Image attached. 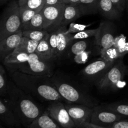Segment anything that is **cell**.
<instances>
[{
  "label": "cell",
  "instance_id": "obj_6",
  "mask_svg": "<svg viewBox=\"0 0 128 128\" xmlns=\"http://www.w3.org/2000/svg\"><path fill=\"white\" fill-rule=\"evenodd\" d=\"M65 5L66 4L62 2L54 6H44L42 8L41 12L43 17L44 30L51 32L58 29Z\"/></svg>",
  "mask_w": 128,
  "mask_h": 128
},
{
  "label": "cell",
  "instance_id": "obj_20",
  "mask_svg": "<svg viewBox=\"0 0 128 128\" xmlns=\"http://www.w3.org/2000/svg\"><path fill=\"white\" fill-rule=\"evenodd\" d=\"M48 37L49 34L44 40L39 42L38 46L35 52L38 54L44 60H47V61H51L55 58L54 57L52 51H51L50 43H49Z\"/></svg>",
  "mask_w": 128,
  "mask_h": 128
},
{
  "label": "cell",
  "instance_id": "obj_25",
  "mask_svg": "<svg viewBox=\"0 0 128 128\" xmlns=\"http://www.w3.org/2000/svg\"><path fill=\"white\" fill-rule=\"evenodd\" d=\"M20 7L40 12L45 6L46 0H18Z\"/></svg>",
  "mask_w": 128,
  "mask_h": 128
},
{
  "label": "cell",
  "instance_id": "obj_44",
  "mask_svg": "<svg viewBox=\"0 0 128 128\" xmlns=\"http://www.w3.org/2000/svg\"><path fill=\"white\" fill-rule=\"evenodd\" d=\"M126 75H128V67L127 68V72H126Z\"/></svg>",
  "mask_w": 128,
  "mask_h": 128
},
{
  "label": "cell",
  "instance_id": "obj_36",
  "mask_svg": "<svg viewBox=\"0 0 128 128\" xmlns=\"http://www.w3.org/2000/svg\"><path fill=\"white\" fill-rule=\"evenodd\" d=\"M111 1L122 12L126 9V0H111Z\"/></svg>",
  "mask_w": 128,
  "mask_h": 128
},
{
  "label": "cell",
  "instance_id": "obj_7",
  "mask_svg": "<svg viewBox=\"0 0 128 128\" xmlns=\"http://www.w3.org/2000/svg\"><path fill=\"white\" fill-rule=\"evenodd\" d=\"M50 61H51L42 60L31 63L26 62L18 64L12 65L14 66V70H18L24 73L35 76L51 78L53 74V72Z\"/></svg>",
  "mask_w": 128,
  "mask_h": 128
},
{
  "label": "cell",
  "instance_id": "obj_22",
  "mask_svg": "<svg viewBox=\"0 0 128 128\" xmlns=\"http://www.w3.org/2000/svg\"><path fill=\"white\" fill-rule=\"evenodd\" d=\"M39 42L30 40L26 37H22L21 42L14 50L18 52H23L31 54L36 52V50L38 46Z\"/></svg>",
  "mask_w": 128,
  "mask_h": 128
},
{
  "label": "cell",
  "instance_id": "obj_31",
  "mask_svg": "<svg viewBox=\"0 0 128 128\" xmlns=\"http://www.w3.org/2000/svg\"><path fill=\"white\" fill-rule=\"evenodd\" d=\"M20 16H21V22H22V26L25 24L27 23L28 22L30 21L35 15L38 13V11H34V10H30V9L20 7Z\"/></svg>",
  "mask_w": 128,
  "mask_h": 128
},
{
  "label": "cell",
  "instance_id": "obj_43",
  "mask_svg": "<svg viewBox=\"0 0 128 128\" xmlns=\"http://www.w3.org/2000/svg\"><path fill=\"white\" fill-rule=\"evenodd\" d=\"M126 9L128 10V0H126Z\"/></svg>",
  "mask_w": 128,
  "mask_h": 128
},
{
  "label": "cell",
  "instance_id": "obj_3",
  "mask_svg": "<svg viewBox=\"0 0 128 128\" xmlns=\"http://www.w3.org/2000/svg\"><path fill=\"white\" fill-rule=\"evenodd\" d=\"M51 79L62 98L68 103L84 105L92 108L98 106L96 99L76 88L72 84L60 79L52 78Z\"/></svg>",
  "mask_w": 128,
  "mask_h": 128
},
{
  "label": "cell",
  "instance_id": "obj_5",
  "mask_svg": "<svg viewBox=\"0 0 128 128\" xmlns=\"http://www.w3.org/2000/svg\"><path fill=\"white\" fill-rule=\"evenodd\" d=\"M127 68L122 58H120L103 77L96 82L99 90L102 91H116L120 88L127 72Z\"/></svg>",
  "mask_w": 128,
  "mask_h": 128
},
{
  "label": "cell",
  "instance_id": "obj_30",
  "mask_svg": "<svg viewBox=\"0 0 128 128\" xmlns=\"http://www.w3.org/2000/svg\"><path fill=\"white\" fill-rule=\"evenodd\" d=\"M88 48V42L86 40H79L78 41L74 42L71 46L70 50V52L71 55L74 56L81 52L87 50Z\"/></svg>",
  "mask_w": 128,
  "mask_h": 128
},
{
  "label": "cell",
  "instance_id": "obj_10",
  "mask_svg": "<svg viewBox=\"0 0 128 128\" xmlns=\"http://www.w3.org/2000/svg\"><path fill=\"white\" fill-rule=\"evenodd\" d=\"M125 118L126 117L109 111L100 105L93 108L90 122L94 124L109 128L114 123Z\"/></svg>",
  "mask_w": 128,
  "mask_h": 128
},
{
  "label": "cell",
  "instance_id": "obj_33",
  "mask_svg": "<svg viewBox=\"0 0 128 128\" xmlns=\"http://www.w3.org/2000/svg\"><path fill=\"white\" fill-rule=\"evenodd\" d=\"M91 24H82L75 23V22H71L69 26L68 29H67L66 31V34H76L78 32H80L81 31L86 30L87 28L90 26Z\"/></svg>",
  "mask_w": 128,
  "mask_h": 128
},
{
  "label": "cell",
  "instance_id": "obj_9",
  "mask_svg": "<svg viewBox=\"0 0 128 128\" xmlns=\"http://www.w3.org/2000/svg\"><path fill=\"white\" fill-rule=\"evenodd\" d=\"M98 31L95 36L96 44L101 49H107L113 46L116 38V27L110 21H104L98 28Z\"/></svg>",
  "mask_w": 128,
  "mask_h": 128
},
{
  "label": "cell",
  "instance_id": "obj_14",
  "mask_svg": "<svg viewBox=\"0 0 128 128\" xmlns=\"http://www.w3.org/2000/svg\"><path fill=\"white\" fill-rule=\"evenodd\" d=\"M0 119L9 127H18L21 124L12 109L2 98L0 100Z\"/></svg>",
  "mask_w": 128,
  "mask_h": 128
},
{
  "label": "cell",
  "instance_id": "obj_17",
  "mask_svg": "<svg viewBox=\"0 0 128 128\" xmlns=\"http://www.w3.org/2000/svg\"><path fill=\"white\" fill-rule=\"evenodd\" d=\"M66 26H62L57 30L58 31V58H60L61 55L65 52L71 43V34H66Z\"/></svg>",
  "mask_w": 128,
  "mask_h": 128
},
{
  "label": "cell",
  "instance_id": "obj_24",
  "mask_svg": "<svg viewBox=\"0 0 128 128\" xmlns=\"http://www.w3.org/2000/svg\"><path fill=\"white\" fill-rule=\"evenodd\" d=\"M101 106L106 110L115 112L118 114L124 117H128V104L122 102H111L108 104H102Z\"/></svg>",
  "mask_w": 128,
  "mask_h": 128
},
{
  "label": "cell",
  "instance_id": "obj_15",
  "mask_svg": "<svg viewBox=\"0 0 128 128\" xmlns=\"http://www.w3.org/2000/svg\"><path fill=\"white\" fill-rule=\"evenodd\" d=\"M99 13L108 20H118L122 12L111 0H99Z\"/></svg>",
  "mask_w": 128,
  "mask_h": 128
},
{
  "label": "cell",
  "instance_id": "obj_18",
  "mask_svg": "<svg viewBox=\"0 0 128 128\" xmlns=\"http://www.w3.org/2000/svg\"><path fill=\"white\" fill-rule=\"evenodd\" d=\"M28 128H62L49 115L47 111L34 121Z\"/></svg>",
  "mask_w": 128,
  "mask_h": 128
},
{
  "label": "cell",
  "instance_id": "obj_27",
  "mask_svg": "<svg viewBox=\"0 0 128 128\" xmlns=\"http://www.w3.org/2000/svg\"><path fill=\"white\" fill-rule=\"evenodd\" d=\"M49 32L46 30H31L22 31V36L30 40L40 42L46 37Z\"/></svg>",
  "mask_w": 128,
  "mask_h": 128
},
{
  "label": "cell",
  "instance_id": "obj_23",
  "mask_svg": "<svg viewBox=\"0 0 128 128\" xmlns=\"http://www.w3.org/2000/svg\"><path fill=\"white\" fill-rule=\"evenodd\" d=\"M43 17L41 11L36 14L29 22L23 25L22 31H31V30H43Z\"/></svg>",
  "mask_w": 128,
  "mask_h": 128
},
{
  "label": "cell",
  "instance_id": "obj_35",
  "mask_svg": "<svg viewBox=\"0 0 128 128\" xmlns=\"http://www.w3.org/2000/svg\"><path fill=\"white\" fill-rule=\"evenodd\" d=\"M126 42H127V41H126V36L123 34H121L116 37L113 44V46L116 49H118L119 48H121V46H124Z\"/></svg>",
  "mask_w": 128,
  "mask_h": 128
},
{
  "label": "cell",
  "instance_id": "obj_42",
  "mask_svg": "<svg viewBox=\"0 0 128 128\" xmlns=\"http://www.w3.org/2000/svg\"><path fill=\"white\" fill-rule=\"evenodd\" d=\"M9 0H0V4H1V5L4 4L6 3L7 1H8Z\"/></svg>",
  "mask_w": 128,
  "mask_h": 128
},
{
  "label": "cell",
  "instance_id": "obj_45",
  "mask_svg": "<svg viewBox=\"0 0 128 128\" xmlns=\"http://www.w3.org/2000/svg\"><path fill=\"white\" fill-rule=\"evenodd\" d=\"M1 128H3V126H1Z\"/></svg>",
  "mask_w": 128,
  "mask_h": 128
},
{
  "label": "cell",
  "instance_id": "obj_13",
  "mask_svg": "<svg viewBox=\"0 0 128 128\" xmlns=\"http://www.w3.org/2000/svg\"><path fill=\"white\" fill-rule=\"evenodd\" d=\"M22 37V30H21L0 41V58L1 61H3L8 55L17 48Z\"/></svg>",
  "mask_w": 128,
  "mask_h": 128
},
{
  "label": "cell",
  "instance_id": "obj_11",
  "mask_svg": "<svg viewBox=\"0 0 128 128\" xmlns=\"http://www.w3.org/2000/svg\"><path fill=\"white\" fill-rule=\"evenodd\" d=\"M116 62L108 61L101 58L90 64L84 68L82 74L84 77L96 83L111 69Z\"/></svg>",
  "mask_w": 128,
  "mask_h": 128
},
{
  "label": "cell",
  "instance_id": "obj_37",
  "mask_svg": "<svg viewBox=\"0 0 128 128\" xmlns=\"http://www.w3.org/2000/svg\"><path fill=\"white\" fill-rule=\"evenodd\" d=\"M109 128H128V119L125 118L121 120Z\"/></svg>",
  "mask_w": 128,
  "mask_h": 128
},
{
  "label": "cell",
  "instance_id": "obj_1",
  "mask_svg": "<svg viewBox=\"0 0 128 128\" xmlns=\"http://www.w3.org/2000/svg\"><path fill=\"white\" fill-rule=\"evenodd\" d=\"M10 76L13 82L22 91L39 100L48 101L64 100L51 78L28 74L18 70H12Z\"/></svg>",
  "mask_w": 128,
  "mask_h": 128
},
{
  "label": "cell",
  "instance_id": "obj_41",
  "mask_svg": "<svg viewBox=\"0 0 128 128\" xmlns=\"http://www.w3.org/2000/svg\"><path fill=\"white\" fill-rule=\"evenodd\" d=\"M80 1V0H62V3H64L66 4L78 5Z\"/></svg>",
  "mask_w": 128,
  "mask_h": 128
},
{
  "label": "cell",
  "instance_id": "obj_8",
  "mask_svg": "<svg viewBox=\"0 0 128 128\" xmlns=\"http://www.w3.org/2000/svg\"><path fill=\"white\" fill-rule=\"evenodd\" d=\"M46 111L50 117L62 128H76V124L69 114L65 104L61 101H52Z\"/></svg>",
  "mask_w": 128,
  "mask_h": 128
},
{
  "label": "cell",
  "instance_id": "obj_28",
  "mask_svg": "<svg viewBox=\"0 0 128 128\" xmlns=\"http://www.w3.org/2000/svg\"><path fill=\"white\" fill-rule=\"evenodd\" d=\"M101 58L108 61L116 62L120 58L117 50L114 46L107 49L101 50Z\"/></svg>",
  "mask_w": 128,
  "mask_h": 128
},
{
  "label": "cell",
  "instance_id": "obj_32",
  "mask_svg": "<svg viewBox=\"0 0 128 128\" xmlns=\"http://www.w3.org/2000/svg\"><path fill=\"white\" fill-rule=\"evenodd\" d=\"M58 31L57 30L52 32H49L48 41L51 47V51L54 58H58Z\"/></svg>",
  "mask_w": 128,
  "mask_h": 128
},
{
  "label": "cell",
  "instance_id": "obj_12",
  "mask_svg": "<svg viewBox=\"0 0 128 128\" xmlns=\"http://www.w3.org/2000/svg\"><path fill=\"white\" fill-rule=\"evenodd\" d=\"M65 106L71 119L76 124V128H80L83 123L91 121L93 112V108H92L68 102L65 104Z\"/></svg>",
  "mask_w": 128,
  "mask_h": 128
},
{
  "label": "cell",
  "instance_id": "obj_2",
  "mask_svg": "<svg viewBox=\"0 0 128 128\" xmlns=\"http://www.w3.org/2000/svg\"><path fill=\"white\" fill-rule=\"evenodd\" d=\"M5 100L21 124L28 127L44 113L42 109L31 98L18 87L12 80H10L8 96Z\"/></svg>",
  "mask_w": 128,
  "mask_h": 128
},
{
  "label": "cell",
  "instance_id": "obj_29",
  "mask_svg": "<svg viewBox=\"0 0 128 128\" xmlns=\"http://www.w3.org/2000/svg\"><path fill=\"white\" fill-rule=\"evenodd\" d=\"M98 28L92 29V30H84V31H81L80 32H78L76 34H71V42L76 40H83L86 39L90 38L91 37H95L98 33Z\"/></svg>",
  "mask_w": 128,
  "mask_h": 128
},
{
  "label": "cell",
  "instance_id": "obj_16",
  "mask_svg": "<svg viewBox=\"0 0 128 128\" xmlns=\"http://www.w3.org/2000/svg\"><path fill=\"white\" fill-rule=\"evenodd\" d=\"M81 16H82V14L78 5L66 4L58 28L62 26L66 27L67 25L74 22Z\"/></svg>",
  "mask_w": 128,
  "mask_h": 128
},
{
  "label": "cell",
  "instance_id": "obj_19",
  "mask_svg": "<svg viewBox=\"0 0 128 128\" xmlns=\"http://www.w3.org/2000/svg\"><path fill=\"white\" fill-rule=\"evenodd\" d=\"M99 0H80L78 6L82 16L96 14L99 12Z\"/></svg>",
  "mask_w": 128,
  "mask_h": 128
},
{
  "label": "cell",
  "instance_id": "obj_39",
  "mask_svg": "<svg viewBox=\"0 0 128 128\" xmlns=\"http://www.w3.org/2000/svg\"><path fill=\"white\" fill-rule=\"evenodd\" d=\"M80 128H108L103 126H99V125L94 124L91 122H86L82 124Z\"/></svg>",
  "mask_w": 128,
  "mask_h": 128
},
{
  "label": "cell",
  "instance_id": "obj_26",
  "mask_svg": "<svg viewBox=\"0 0 128 128\" xmlns=\"http://www.w3.org/2000/svg\"><path fill=\"white\" fill-rule=\"evenodd\" d=\"M10 80L8 78L3 66H0V95L2 98L6 99L8 96V91Z\"/></svg>",
  "mask_w": 128,
  "mask_h": 128
},
{
  "label": "cell",
  "instance_id": "obj_40",
  "mask_svg": "<svg viewBox=\"0 0 128 128\" xmlns=\"http://www.w3.org/2000/svg\"><path fill=\"white\" fill-rule=\"evenodd\" d=\"M62 0H46V2H45L44 6H54V5L62 3Z\"/></svg>",
  "mask_w": 128,
  "mask_h": 128
},
{
  "label": "cell",
  "instance_id": "obj_21",
  "mask_svg": "<svg viewBox=\"0 0 128 128\" xmlns=\"http://www.w3.org/2000/svg\"><path fill=\"white\" fill-rule=\"evenodd\" d=\"M29 56L30 54L26 52L14 51L4 59L3 62L6 65L18 64L27 62L29 60Z\"/></svg>",
  "mask_w": 128,
  "mask_h": 128
},
{
  "label": "cell",
  "instance_id": "obj_4",
  "mask_svg": "<svg viewBox=\"0 0 128 128\" xmlns=\"http://www.w3.org/2000/svg\"><path fill=\"white\" fill-rule=\"evenodd\" d=\"M18 1H11L2 12L0 21V41L22 30Z\"/></svg>",
  "mask_w": 128,
  "mask_h": 128
},
{
  "label": "cell",
  "instance_id": "obj_34",
  "mask_svg": "<svg viewBox=\"0 0 128 128\" xmlns=\"http://www.w3.org/2000/svg\"><path fill=\"white\" fill-rule=\"evenodd\" d=\"M90 54H91V52L86 50V51H83V52L74 56V61L78 64H84L88 61Z\"/></svg>",
  "mask_w": 128,
  "mask_h": 128
},
{
  "label": "cell",
  "instance_id": "obj_38",
  "mask_svg": "<svg viewBox=\"0 0 128 128\" xmlns=\"http://www.w3.org/2000/svg\"><path fill=\"white\" fill-rule=\"evenodd\" d=\"M116 50H117L120 58H122L125 55L128 54V42H126L124 46H121V48H119Z\"/></svg>",
  "mask_w": 128,
  "mask_h": 128
}]
</instances>
